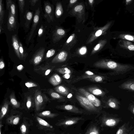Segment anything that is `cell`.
Instances as JSON below:
<instances>
[{"mask_svg":"<svg viewBox=\"0 0 134 134\" xmlns=\"http://www.w3.org/2000/svg\"><path fill=\"white\" fill-rule=\"evenodd\" d=\"M121 120V118L117 115L105 114L101 116L100 118V126L102 127H114Z\"/></svg>","mask_w":134,"mask_h":134,"instance_id":"obj_1","label":"cell"},{"mask_svg":"<svg viewBox=\"0 0 134 134\" xmlns=\"http://www.w3.org/2000/svg\"><path fill=\"white\" fill-rule=\"evenodd\" d=\"M34 99L35 109L37 111L43 109L49 100L47 96L38 90L35 91Z\"/></svg>","mask_w":134,"mask_h":134,"instance_id":"obj_2","label":"cell"},{"mask_svg":"<svg viewBox=\"0 0 134 134\" xmlns=\"http://www.w3.org/2000/svg\"><path fill=\"white\" fill-rule=\"evenodd\" d=\"M101 65L104 68L113 70L116 73L119 74L124 73L132 68V67L130 65L120 64L113 61L105 63Z\"/></svg>","mask_w":134,"mask_h":134,"instance_id":"obj_3","label":"cell"},{"mask_svg":"<svg viewBox=\"0 0 134 134\" xmlns=\"http://www.w3.org/2000/svg\"><path fill=\"white\" fill-rule=\"evenodd\" d=\"M84 120V118L80 117H66L59 120L55 124V125L59 126H68L75 125L78 123L80 121Z\"/></svg>","mask_w":134,"mask_h":134,"instance_id":"obj_4","label":"cell"},{"mask_svg":"<svg viewBox=\"0 0 134 134\" xmlns=\"http://www.w3.org/2000/svg\"><path fill=\"white\" fill-rule=\"evenodd\" d=\"M76 98L81 105L87 110L94 112H99L96 107L86 97L81 96L77 95Z\"/></svg>","mask_w":134,"mask_h":134,"instance_id":"obj_5","label":"cell"},{"mask_svg":"<svg viewBox=\"0 0 134 134\" xmlns=\"http://www.w3.org/2000/svg\"><path fill=\"white\" fill-rule=\"evenodd\" d=\"M79 91L83 94L95 107H99L100 106V101L93 94L89 93L83 88L80 89Z\"/></svg>","mask_w":134,"mask_h":134,"instance_id":"obj_6","label":"cell"},{"mask_svg":"<svg viewBox=\"0 0 134 134\" xmlns=\"http://www.w3.org/2000/svg\"><path fill=\"white\" fill-rule=\"evenodd\" d=\"M116 134H134V128L129 126V123H125L119 127Z\"/></svg>","mask_w":134,"mask_h":134,"instance_id":"obj_7","label":"cell"},{"mask_svg":"<svg viewBox=\"0 0 134 134\" xmlns=\"http://www.w3.org/2000/svg\"><path fill=\"white\" fill-rule=\"evenodd\" d=\"M40 13V9L39 8H38L35 11L32 26L28 36V40L29 41L31 40L38 22Z\"/></svg>","mask_w":134,"mask_h":134,"instance_id":"obj_8","label":"cell"},{"mask_svg":"<svg viewBox=\"0 0 134 134\" xmlns=\"http://www.w3.org/2000/svg\"><path fill=\"white\" fill-rule=\"evenodd\" d=\"M45 50L44 48L39 49L34 55L31 60V62L35 65L38 64L42 61Z\"/></svg>","mask_w":134,"mask_h":134,"instance_id":"obj_9","label":"cell"},{"mask_svg":"<svg viewBox=\"0 0 134 134\" xmlns=\"http://www.w3.org/2000/svg\"><path fill=\"white\" fill-rule=\"evenodd\" d=\"M21 117L20 113H13L7 118L6 122L9 124L17 125L19 123Z\"/></svg>","mask_w":134,"mask_h":134,"instance_id":"obj_10","label":"cell"},{"mask_svg":"<svg viewBox=\"0 0 134 134\" xmlns=\"http://www.w3.org/2000/svg\"><path fill=\"white\" fill-rule=\"evenodd\" d=\"M7 29L10 31H14L16 27L15 16L9 12L7 23Z\"/></svg>","mask_w":134,"mask_h":134,"instance_id":"obj_11","label":"cell"},{"mask_svg":"<svg viewBox=\"0 0 134 134\" xmlns=\"http://www.w3.org/2000/svg\"><path fill=\"white\" fill-rule=\"evenodd\" d=\"M12 46L16 55L19 59H21V55L19 51V43L16 35L15 34L12 36Z\"/></svg>","mask_w":134,"mask_h":134,"instance_id":"obj_12","label":"cell"},{"mask_svg":"<svg viewBox=\"0 0 134 134\" xmlns=\"http://www.w3.org/2000/svg\"><path fill=\"white\" fill-rule=\"evenodd\" d=\"M10 102L6 98L1 105L0 112V122L2 121L4 117L6 114L8 109Z\"/></svg>","mask_w":134,"mask_h":134,"instance_id":"obj_13","label":"cell"},{"mask_svg":"<svg viewBox=\"0 0 134 134\" xmlns=\"http://www.w3.org/2000/svg\"><path fill=\"white\" fill-rule=\"evenodd\" d=\"M58 108L63 109L76 114H83V112L82 111L80 110L77 108L70 105H67L63 107L61 106L60 107H57Z\"/></svg>","mask_w":134,"mask_h":134,"instance_id":"obj_14","label":"cell"},{"mask_svg":"<svg viewBox=\"0 0 134 134\" xmlns=\"http://www.w3.org/2000/svg\"><path fill=\"white\" fill-rule=\"evenodd\" d=\"M6 2L7 8L9 12L15 16L16 10L15 3L12 0H7Z\"/></svg>","mask_w":134,"mask_h":134,"instance_id":"obj_15","label":"cell"},{"mask_svg":"<svg viewBox=\"0 0 134 134\" xmlns=\"http://www.w3.org/2000/svg\"><path fill=\"white\" fill-rule=\"evenodd\" d=\"M67 55L64 52H62L55 57L52 60V63H57L65 61Z\"/></svg>","mask_w":134,"mask_h":134,"instance_id":"obj_16","label":"cell"},{"mask_svg":"<svg viewBox=\"0 0 134 134\" xmlns=\"http://www.w3.org/2000/svg\"><path fill=\"white\" fill-rule=\"evenodd\" d=\"M49 81L53 85L56 86L60 83L62 79L59 75L57 74H54L50 78Z\"/></svg>","mask_w":134,"mask_h":134,"instance_id":"obj_17","label":"cell"},{"mask_svg":"<svg viewBox=\"0 0 134 134\" xmlns=\"http://www.w3.org/2000/svg\"><path fill=\"white\" fill-rule=\"evenodd\" d=\"M37 115L39 117L54 118L58 116L59 114L52 113L49 110H46L38 113Z\"/></svg>","mask_w":134,"mask_h":134,"instance_id":"obj_18","label":"cell"},{"mask_svg":"<svg viewBox=\"0 0 134 134\" xmlns=\"http://www.w3.org/2000/svg\"><path fill=\"white\" fill-rule=\"evenodd\" d=\"M9 98L10 103L13 107L14 108H19L20 106V103L16 100L14 92H12L10 94Z\"/></svg>","mask_w":134,"mask_h":134,"instance_id":"obj_19","label":"cell"},{"mask_svg":"<svg viewBox=\"0 0 134 134\" xmlns=\"http://www.w3.org/2000/svg\"><path fill=\"white\" fill-rule=\"evenodd\" d=\"M44 10L45 12L44 16L46 18H49L51 19H52L51 14L52 12V9L49 3L46 2L44 3Z\"/></svg>","mask_w":134,"mask_h":134,"instance_id":"obj_20","label":"cell"},{"mask_svg":"<svg viewBox=\"0 0 134 134\" xmlns=\"http://www.w3.org/2000/svg\"><path fill=\"white\" fill-rule=\"evenodd\" d=\"M36 118L38 122L40 125L44 127L48 128L49 130L53 128V127L52 126L50 125L46 121L41 118L37 116Z\"/></svg>","mask_w":134,"mask_h":134,"instance_id":"obj_21","label":"cell"},{"mask_svg":"<svg viewBox=\"0 0 134 134\" xmlns=\"http://www.w3.org/2000/svg\"><path fill=\"white\" fill-rule=\"evenodd\" d=\"M85 134H100L99 128L95 125H92L88 128Z\"/></svg>","mask_w":134,"mask_h":134,"instance_id":"obj_22","label":"cell"},{"mask_svg":"<svg viewBox=\"0 0 134 134\" xmlns=\"http://www.w3.org/2000/svg\"><path fill=\"white\" fill-rule=\"evenodd\" d=\"M123 88L134 91V81H128L123 83L121 85Z\"/></svg>","mask_w":134,"mask_h":134,"instance_id":"obj_23","label":"cell"},{"mask_svg":"<svg viewBox=\"0 0 134 134\" xmlns=\"http://www.w3.org/2000/svg\"><path fill=\"white\" fill-rule=\"evenodd\" d=\"M26 121L23 122L20 127V130L21 134H28L29 125Z\"/></svg>","mask_w":134,"mask_h":134,"instance_id":"obj_24","label":"cell"},{"mask_svg":"<svg viewBox=\"0 0 134 134\" xmlns=\"http://www.w3.org/2000/svg\"><path fill=\"white\" fill-rule=\"evenodd\" d=\"M4 9L2 0H0V26H2L3 23L4 14Z\"/></svg>","mask_w":134,"mask_h":134,"instance_id":"obj_25","label":"cell"},{"mask_svg":"<svg viewBox=\"0 0 134 134\" xmlns=\"http://www.w3.org/2000/svg\"><path fill=\"white\" fill-rule=\"evenodd\" d=\"M54 89L57 92L63 94H66L68 92V90L65 87L61 85L56 87Z\"/></svg>","mask_w":134,"mask_h":134,"instance_id":"obj_26","label":"cell"},{"mask_svg":"<svg viewBox=\"0 0 134 134\" xmlns=\"http://www.w3.org/2000/svg\"><path fill=\"white\" fill-rule=\"evenodd\" d=\"M32 17V14L31 12H28L26 13L25 16L26 21L25 25L26 27L28 28L29 27Z\"/></svg>","mask_w":134,"mask_h":134,"instance_id":"obj_27","label":"cell"},{"mask_svg":"<svg viewBox=\"0 0 134 134\" xmlns=\"http://www.w3.org/2000/svg\"><path fill=\"white\" fill-rule=\"evenodd\" d=\"M57 71L62 74H70L71 73L70 70L67 68H65L57 69Z\"/></svg>","mask_w":134,"mask_h":134,"instance_id":"obj_28","label":"cell"},{"mask_svg":"<svg viewBox=\"0 0 134 134\" xmlns=\"http://www.w3.org/2000/svg\"><path fill=\"white\" fill-rule=\"evenodd\" d=\"M108 105L110 107L115 109H117L119 107L117 102L114 101H110L108 103Z\"/></svg>","mask_w":134,"mask_h":134,"instance_id":"obj_29","label":"cell"},{"mask_svg":"<svg viewBox=\"0 0 134 134\" xmlns=\"http://www.w3.org/2000/svg\"><path fill=\"white\" fill-rule=\"evenodd\" d=\"M19 8L21 13L24 12V8L25 5V1L24 0H18Z\"/></svg>","mask_w":134,"mask_h":134,"instance_id":"obj_30","label":"cell"},{"mask_svg":"<svg viewBox=\"0 0 134 134\" xmlns=\"http://www.w3.org/2000/svg\"><path fill=\"white\" fill-rule=\"evenodd\" d=\"M55 51L54 49H51L49 50L47 53L45 58L47 59L52 57L55 54Z\"/></svg>","mask_w":134,"mask_h":134,"instance_id":"obj_31","label":"cell"},{"mask_svg":"<svg viewBox=\"0 0 134 134\" xmlns=\"http://www.w3.org/2000/svg\"><path fill=\"white\" fill-rule=\"evenodd\" d=\"M91 92L93 94L96 95H101L102 93V91L99 89H94L92 90Z\"/></svg>","mask_w":134,"mask_h":134,"instance_id":"obj_32","label":"cell"},{"mask_svg":"<svg viewBox=\"0 0 134 134\" xmlns=\"http://www.w3.org/2000/svg\"><path fill=\"white\" fill-rule=\"evenodd\" d=\"M19 52L21 55V59H22L24 57L23 48L21 43L20 42H19Z\"/></svg>","mask_w":134,"mask_h":134,"instance_id":"obj_33","label":"cell"},{"mask_svg":"<svg viewBox=\"0 0 134 134\" xmlns=\"http://www.w3.org/2000/svg\"><path fill=\"white\" fill-rule=\"evenodd\" d=\"M25 85L28 88H29L37 86L36 83L31 82H27L25 83Z\"/></svg>","mask_w":134,"mask_h":134,"instance_id":"obj_34","label":"cell"},{"mask_svg":"<svg viewBox=\"0 0 134 134\" xmlns=\"http://www.w3.org/2000/svg\"><path fill=\"white\" fill-rule=\"evenodd\" d=\"M26 105V107L28 109H29L31 106L32 102L31 98L30 96H29L27 98Z\"/></svg>","mask_w":134,"mask_h":134,"instance_id":"obj_35","label":"cell"},{"mask_svg":"<svg viewBox=\"0 0 134 134\" xmlns=\"http://www.w3.org/2000/svg\"><path fill=\"white\" fill-rule=\"evenodd\" d=\"M83 8V7L82 5H78L75 8L74 10L76 12H80L82 9Z\"/></svg>","mask_w":134,"mask_h":134,"instance_id":"obj_36","label":"cell"},{"mask_svg":"<svg viewBox=\"0 0 134 134\" xmlns=\"http://www.w3.org/2000/svg\"><path fill=\"white\" fill-rule=\"evenodd\" d=\"M5 67V63L2 58H1L0 60V69H3Z\"/></svg>","mask_w":134,"mask_h":134,"instance_id":"obj_37","label":"cell"},{"mask_svg":"<svg viewBox=\"0 0 134 134\" xmlns=\"http://www.w3.org/2000/svg\"><path fill=\"white\" fill-rule=\"evenodd\" d=\"M57 33L60 35H63L65 34L64 31L61 29H58L57 31Z\"/></svg>","mask_w":134,"mask_h":134,"instance_id":"obj_38","label":"cell"},{"mask_svg":"<svg viewBox=\"0 0 134 134\" xmlns=\"http://www.w3.org/2000/svg\"><path fill=\"white\" fill-rule=\"evenodd\" d=\"M43 32V27L42 25L39 29L38 32V36L40 37L42 34Z\"/></svg>","mask_w":134,"mask_h":134,"instance_id":"obj_39","label":"cell"},{"mask_svg":"<svg viewBox=\"0 0 134 134\" xmlns=\"http://www.w3.org/2000/svg\"><path fill=\"white\" fill-rule=\"evenodd\" d=\"M103 78L100 76H97L94 78V80L97 82L100 81L102 80Z\"/></svg>","mask_w":134,"mask_h":134,"instance_id":"obj_40","label":"cell"},{"mask_svg":"<svg viewBox=\"0 0 134 134\" xmlns=\"http://www.w3.org/2000/svg\"><path fill=\"white\" fill-rule=\"evenodd\" d=\"M86 48L85 47H82L80 50V53L81 54H84L86 53Z\"/></svg>","mask_w":134,"mask_h":134,"instance_id":"obj_41","label":"cell"},{"mask_svg":"<svg viewBox=\"0 0 134 134\" xmlns=\"http://www.w3.org/2000/svg\"><path fill=\"white\" fill-rule=\"evenodd\" d=\"M125 37L126 39L130 40L132 41L133 40V37L131 36L130 35H126L125 36Z\"/></svg>","mask_w":134,"mask_h":134,"instance_id":"obj_42","label":"cell"},{"mask_svg":"<svg viewBox=\"0 0 134 134\" xmlns=\"http://www.w3.org/2000/svg\"><path fill=\"white\" fill-rule=\"evenodd\" d=\"M38 1L37 0H32L30 1V2L32 6H34Z\"/></svg>","mask_w":134,"mask_h":134,"instance_id":"obj_43","label":"cell"},{"mask_svg":"<svg viewBox=\"0 0 134 134\" xmlns=\"http://www.w3.org/2000/svg\"><path fill=\"white\" fill-rule=\"evenodd\" d=\"M102 31L101 30H98L95 33V35L96 36H100L102 34Z\"/></svg>","mask_w":134,"mask_h":134,"instance_id":"obj_44","label":"cell"},{"mask_svg":"<svg viewBox=\"0 0 134 134\" xmlns=\"http://www.w3.org/2000/svg\"><path fill=\"white\" fill-rule=\"evenodd\" d=\"M24 68V66L22 65H20L17 67V70L19 71H21Z\"/></svg>","mask_w":134,"mask_h":134,"instance_id":"obj_45","label":"cell"},{"mask_svg":"<svg viewBox=\"0 0 134 134\" xmlns=\"http://www.w3.org/2000/svg\"><path fill=\"white\" fill-rule=\"evenodd\" d=\"M70 75L68 74H65L63 76L64 78L67 79H69L70 77Z\"/></svg>","mask_w":134,"mask_h":134,"instance_id":"obj_46","label":"cell"},{"mask_svg":"<svg viewBox=\"0 0 134 134\" xmlns=\"http://www.w3.org/2000/svg\"><path fill=\"white\" fill-rule=\"evenodd\" d=\"M57 8V9L56 11V14L58 16H59L61 14V12L59 9H58Z\"/></svg>","mask_w":134,"mask_h":134,"instance_id":"obj_47","label":"cell"},{"mask_svg":"<svg viewBox=\"0 0 134 134\" xmlns=\"http://www.w3.org/2000/svg\"><path fill=\"white\" fill-rule=\"evenodd\" d=\"M51 71V69H47L45 72V75L46 76L47 75L50 73Z\"/></svg>","mask_w":134,"mask_h":134,"instance_id":"obj_48","label":"cell"},{"mask_svg":"<svg viewBox=\"0 0 134 134\" xmlns=\"http://www.w3.org/2000/svg\"><path fill=\"white\" fill-rule=\"evenodd\" d=\"M130 51L134 50V46L133 45H130L128 47Z\"/></svg>","mask_w":134,"mask_h":134,"instance_id":"obj_49","label":"cell"},{"mask_svg":"<svg viewBox=\"0 0 134 134\" xmlns=\"http://www.w3.org/2000/svg\"><path fill=\"white\" fill-rule=\"evenodd\" d=\"M85 73L86 74L89 75H94V73L93 72L89 71H86L85 72Z\"/></svg>","mask_w":134,"mask_h":134,"instance_id":"obj_50","label":"cell"},{"mask_svg":"<svg viewBox=\"0 0 134 134\" xmlns=\"http://www.w3.org/2000/svg\"><path fill=\"white\" fill-rule=\"evenodd\" d=\"M72 38H73V36L71 35V36H70L69 38L66 41V42L67 43H69L71 41Z\"/></svg>","mask_w":134,"mask_h":134,"instance_id":"obj_51","label":"cell"},{"mask_svg":"<svg viewBox=\"0 0 134 134\" xmlns=\"http://www.w3.org/2000/svg\"><path fill=\"white\" fill-rule=\"evenodd\" d=\"M130 109L131 112L134 115V106H131L130 107Z\"/></svg>","mask_w":134,"mask_h":134,"instance_id":"obj_52","label":"cell"},{"mask_svg":"<svg viewBox=\"0 0 134 134\" xmlns=\"http://www.w3.org/2000/svg\"><path fill=\"white\" fill-rule=\"evenodd\" d=\"M100 47V45L99 44H98L95 47L94 49L96 51Z\"/></svg>","mask_w":134,"mask_h":134,"instance_id":"obj_53","label":"cell"},{"mask_svg":"<svg viewBox=\"0 0 134 134\" xmlns=\"http://www.w3.org/2000/svg\"><path fill=\"white\" fill-rule=\"evenodd\" d=\"M3 126L2 124V122H0V134H1V128Z\"/></svg>","mask_w":134,"mask_h":134,"instance_id":"obj_54","label":"cell"},{"mask_svg":"<svg viewBox=\"0 0 134 134\" xmlns=\"http://www.w3.org/2000/svg\"><path fill=\"white\" fill-rule=\"evenodd\" d=\"M77 1V0H71L70 1V2L71 3H72L75 2Z\"/></svg>","mask_w":134,"mask_h":134,"instance_id":"obj_55","label":"cell"},{"mask_svg":"<svg viewBox=\"0 0 134 134\" xmlns=\"http://www.w3.org/2000/svg\"><path fill=\"white\" fill-rule=\"evenodd\" d=\"M72 96V95L71 93H69L68 94V95L67 96V97L68 98H71Z\"/></svg>","mask_w":134,"mask_h":134,"instance_id":"obj_56","label":"cell"},{"mask_svg":"<svg viewBox=\"0 0 134 134\" xmlns=\"http://www.w3.org/2000/svg\"><path fill=\"white\" fill-rule=\"evenodd\" d=\"M3 29L2 27V26H0V34H1V32L2 30H3Z\"/></svg>","mask_w":134,"mask_h":134,"instance_id":"obj_57","label":"cell"},{"mask_svg":"<svg viewBox=\"0 0 134 134\" xmlns=\"http://www.w3.org/2000/svg\"><path fill=\"white\" fill-rule=\"evenodd\" d=\"M89 2H90L91 3H92L93 2V0H89Z\"/></svg>","mask_w":134,"mask_h":134,"instance_id":"obj_58","label":"cell"},{"mask_svg":"<svg viewBox=\"0 0 134 134\" xmlns=\"http://www.w3.org/2000/svg\"><path fill=\"white\" fill-rule=\"evenodd\" d=\"M131 1V0H127L126 1L127 2H129V1Z\"/></svg>","mask_w":134,"mask_h":134,"instance_id":"obj_59","label":"cell"},{"mask_svg":"<svg viewBox=\"0 0 134 134\" xmlns=\"http://www.w3.org/2000/svg\"><path fill=\"white\" fill-rule=\"evenodd\" d=\"M78 134H81V133H79Z\"/></svg>","mask_w":134,"mask_h":134,"instance_id":"obj_60","label":"cell"},{"mask_svg":"<svg viewBox=\"0 0 134 134\" xmlns=\"http://www.w3.org/2000/svg\"><path fill=\"white\" fill-rule=\"evenodd\" d=\"M67 134H69V133H67Z\"/></svg>","mask_w":134,"mask_h":134,"instance_id":"obj_61","label":"cell"}]
</instances>
